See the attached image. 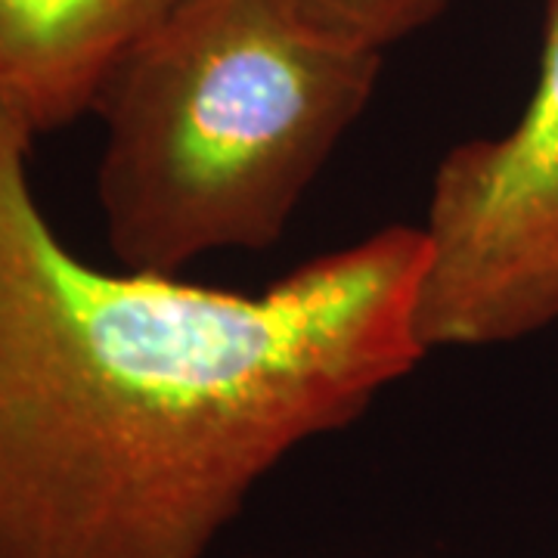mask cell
I'll use <instances>...</instances> for the list:
<instances>
[{"label": "cell", "instance_id": "obj_1", "mask_svg": "<svg viewBox=\"0 0 558 558\" xmlns=\"http://www.w3.org/2000/svg\"><path fill=\"white\" fill-rule=\"evenodd\" d=\"M0 119V558H205L260 481L428 357L395 223L260 292L75 255Z\"/></svg>", "mask_w": 558, "mask_h": 558}, {"label": "cell", "instance_id": "obj_2", "mask_svg": "<svg viewBox=\"0 0 558 558\" xmlns=\"http://www.w3.org/2000/svg\"><path fill=\"white\" fill-rule=\"evenodd\" d=\"M369 50L289 0H174L128 44L90 116L97 205L121 267L174 274L270 248L369 106Z\"/></svg>", "mask_w": 558, "mask_h": 558}, {"label": "cell", "instance_id": "obj_3", "mask_svg": "<svg viewBox=\"0 0 558 558\" xmlns=\"http://www.w3.org/2000/svg\"><path fill=\"white\" fill-rule=\"evenodd\" d=\"M422 236L416 329L428 354L527 339L558 319V0H546L521 116L440 159Z\"/></svg>", "mask_w": 558, "mask_h": 558}, {"label": "cell", "instance_id": "obj_4", "mask_svg": "<svg viewBox=\"0 0 558 558\" xmlns=\"http://www.w3.org/2000/svg\"><path fill=\"white\" fill-rule=\"evenodd\" d=\"M174 0H0V119L44 137L90 116L112 65Z\"/></svg>", "mask_w": 558, "mask_h": 558}, {"label": "cell", "instance_id": "obj_5", "mask_svg": "<svg viewBox=\"0 0 558 558\" xmlns=\"http://www.w3.org/2000/svg\"><path fill=\"white\" fill-rule=\"evenodd\" d=\"M289 3L326 35L385 53L391 44L432 25L453 0H289Z\"/></svg>", "mask_w": 558, "mask_h": 558}]
</instances>
